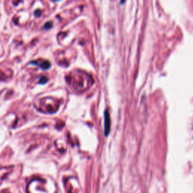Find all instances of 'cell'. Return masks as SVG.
Instances as JSON below:
<instances>
[{"label": "cell", "instance_id": "cell-1", "mask_svg": "<svg viewBox=\"0 0 193 193\" xmlns=\"http://www.w3.org/2000/svg\"><path fill=\"white\" fill-rule=\"evenodd\" d=\"M31 64L39 66L43 69H48L51 66V63L49 61H45V60H38L36 61H32Z\"/></svg>", "mask_w": 193, "mask_h": 193}, {"label": "cell", "instance_id": "cell-2", "mask_svg": "<svg viewBox=\"0 0 193 193\" xmlns=\"http://www.w3.org/2000/svg\"><path fill=\"white\" fill-rule=\"evenodd\" d=\"M110 114H109L108 110L105 111V124H104V128H105V132L106 135H107L110 131Z\"/></svg>", "mask_w": 193, "mask_h": 193}, {"label": "cell", "instance_id": "cell-3", "mask_svg": "<svg viewBox=\"0 0 193 193\" xmlns=\"http://www.w3.org/2000/svg\"><path fill=\"white\" fill-rule=\"evenodd\" d=\"M35 15H36V16H37V17L40 16V15H41V12H40V11H39V10H38V11H36V12H35Z\"/></svg>", "mask_w": 193, "mask_h": 193}]
</instances>
